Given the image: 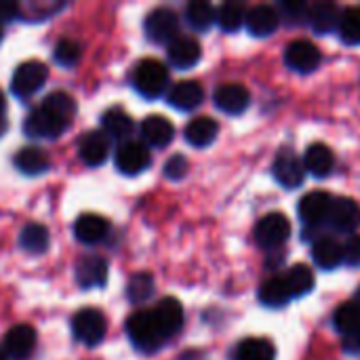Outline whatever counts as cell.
I'll return each mask as SVG.
<instances>
[{"label": "cell", "instance_id": "7402d4cb", "mask_svg": "<svg viewBox=\"0 0 360 360\" xmlns=\"http://www.w3.org/2000/svg\"><path fill=\"white\" fill-rule=\"evenodd\" d=\"M205 99V89L196 80H181L169 91V103L181 112L196 110Z\"/></svg>", "mask_w": 360, "mask_h": 360}, {"label": "cell", "instance_id": "f35d334b", "mask_svg": "<svg viewBox=\"0 0 360 360\" xmlns=\"http://www.w3.org/2000/svg\"><path fill=\"white\" fill-rule=\"evenodd\" d=\"M53 57L59 65L63 68H74L80 57H82V44L72 40V38H61L55 49H53Z\"/></svg>", "mask_w": 360, "mask_h": 360}, {"label": "cell", "instance_id": "ac0fdd59", "mask_svg": "<svg viewBox=\"0 0 360 360\" xmlns=\"http://www.w3.org/2000/svg\"><path fill=\"white\" fill-rule=\"evenodd\" d=\"M141 137L148 148H167L175 137V127L169 118L154 114L141 122Z\"/></svg>", "mask_w": 360, "mask_h": 360}, {"label": "cell", "instance_id": "e0dca14e", "mask_svg": "<svg viewBox=\"0 0 360 360\" xmlns=\"http://www.w3.org/2000/svg\"><path fill=\"white\" fill-rule=\"evenodd\" d=\"M281 23V15L274 6H268V4H257L253 8L247 11V17H245V25L249 30V34L257 36V38H266L270 36Z\"/></svg>", "mask_w": 360, "mask_h": 360}, {"label": "cell", "instance_id": "5b68a950", "mask_svg": "<svg viewBox=\"0 0 360 360\" xmlns=\"http://www.w3.org/2000/svg\"><path fill=\"white\" fill-rule=\"evenodd\" d=\"M146 34L158 44H171L179 36V15L169 6H158L146 17Z\"/></svg>", "mask_w": 360, "mask_h": 360}, {"label": "cell", "instance_id": "9a60e30c", "mask_svg": "<svg viewBox=\"0 0 360 360\" xmlns=\"http://www.w3.org/2000/svg\"><path fill=\"white\" fill-rule=\"evenodd\" d=\"M36 348V331L30 325H17L4 335V354L13 360H25Z\"/></svg>", "mask_w": 360, "mask_h": 360}, {"label": "cell", "instance_id": "484cf974", "mask_svg": "<svg viewBox=\"0 0 360 360\" xmlns=\"http://www.w3.org/2000/svg\"><path fill=\"white\" fill-rule=\"evenodd\" d=\"M232 360H276V348L270 340L249 338L234 348Z\"/></svg>", "mask_w": 360, "mask_h": 360}, {"label": "cell", "instance_id": "7c38bea8", "mask_svg": "<svg viewBox=\"0 0 360 360\" xmlns=\"http://www.w3.org/2000/svg\"><path fill=\"white\" fill-rule=\"evenodd\" d=\"M274 177L276 181L287 188V190H295L304 184L306 177V169H304V160H300L295 156V152L291 150H283L276 158H274Z\"/></svg>", "mask_w": 360, "mask_h": 360}, {"label": "cell", "instance_id": "f6af8a7d", "mask_svg": "<svg viewBox=\"0 0 360 360\" xmlns=\"http://www.w3.org/2000/svg\"><path fill=\"white\" fill-rule=\"evenodd\" d=\"M4 110H6V101H4V95H2V91H0V118L4 116Z\"/></svg>", "mask_w": 360, "mask_h": 360}, {"label": "cell", "instance_id": "b9f144b4", "mask_svg": "<svg viewBox=\"0 0 360 360\" xmlns=\"http://www.w3.org/2000/svg\"><path fill=\"white\" fill-rule=\"evenodd\" d=\"M344 249V262L350 268H360V234H354L346 240V245H342Z\"/></svg>", "mask_w": 360, "mask_h": 360}, {"label": "cell", "instance_id": "8992f818", "mask_svg": "<svg viewBox=\"0 0 360 360\" xmlns=\"http://www.w3.org/2000/svg\"><path fill=\"white\" fill-rule=\"evenodd\" d=\"M46 76H49V68L42 61H25L13 74L11 91L15 97L27 99L42 89V84L46 82Z\"/></svg>", "mask_w": 360, "mask_h": 360}, {"label": "cell", "instance_id": "4dcf8cb0", "mask_svg": "<svg viewBox=\"0 0 360 360\" xmlns=\"http://www.w3.org/2000/svg\"><path fill=\"white\" fill-rule=\"evenodd\" d=\"M49 230L40 224H27L19 234V247L32 255H42L49 249Z\"/></svg>", "mask_w": 360, "mask_h": 360}, {"label": "cell", "instance_id": "7dc6e473", "mask_svg": "<svg viewBox=\"0 0 360 360\" xmlns=\"http://www.w3.org/2000/svg\"><path fill=\"white\" fill-rule=\"evenodd\" d=\"M354 304L360 308V285H359V289H356V293H354Z\"/></svg>", "mask_w": 360, "mask_h": 360}, {"label": "cell", "instance_id": "52a82bcc", "mask_svg": "<svg viewBox=\"0 0 360 360\" xmlns=\"http://www.w3.org/2000/svg\"><path fill=\"white\" fill-rule=\"evenodd\" d=\"M70 124L61 118H57L53 112H49L46 108L38 105L36 110H32L23 122V131L27 137L34 139H57Z\"/></svg>", "mask_w": 360, "mask_h": 360}, {"label": "cell", "instance_id": "44dd1931", "mask_svg": "<svg viewBox=\"0 0 360 360\" xmlns=\"http://www.w3.org/2000/svg\"><path fill=\"white\" fill-rule=\"evenodd\" d=\"M340 17H342V11L333 2H316V4H312L308 8V23L321 36L331 34L333 30H338L340 27Z\"/></svg>", "mask_w": 360, "mask_h": 360}, {"label": "cell", "instance_id": "f546056e", "mask_svg": "<svg viewBox=\"0 0 360 360\" xmlns=\"http://www.w3.org/2000/svg\"><path fill=\"white\" fill-rule=\"evenodd\" d=\"M15 167L23 175H42L51 169V160L46 152L40 148H23L15 156Z\"/></svg>", "mask_w": 360, "mask_h": 360}, {"label": "cell", "instance_id": "836d02e7", "mask_svg": "<svg viewBox=\"0 0 360 360\" xmlns=\"http://www.w3.org/2000/svg\"><path fill=\"white\" fill-rule=\"evenodd\" d=\"M333 325L335 329L344 335V338H350L354 335L360 329V308L350 302V304H342L335 314H333Z\"/></svg>", "mask_w": 360, "mask_h": 360}, {"label": "cell", "instance_id": "ee69618b", "mask_svg": "<svg viewBox=\"0 0 360 360\" xmlns=\"http://www.w3.org/2000/svg\"><path fill=\"white\" fill-rule=\"evenodd\" d=\"M346 350L348 352H354V354H359L360 352V329L354 333V335H350V338H346Z\"/></svg>", "mask_w": 360, "mask_h": 360}, {"label": "cell", "instance_id": "3957f363", "mask_svg": "<svg viewBox=\"0 0 360 360\" xmlns=\"http://www.w3.org/2000/svg\"><path fill=\"white\" fill-rule=\"evenodd\" d=\"M72 333L80 344H84L89 348H95V346H99L103 342V338L108 333L105 316L95 308H84V310L74 314Z\"/></svg>", "mask_w": 360, "mask_h": 360}, {"label": "cell", "instance_id": "cb8c5ba5", "mask_svg": "<svg viewBox=\"0 0 360 360\" xmlns=\"http://www.w3.org/2000/svg\"><path fill=\"white\" fill-rule=\"evenodd\" d=\"M217 133H219V124L209 118V116H198L194 120L188 122L186 127V141L194 148H209L215 139H217Z\"/></svg>", "mask_w": 360, "mask_h": 360}, {"label": "cell", "instance_id": "8d00e7d4", "mask_svg": "<svg viewBox=\"0 0 360 360\" xmlns=\"http://www.w3.org/2000/svg\"><path fill=\"white\" fill-rule=\"evenodd\" d=\"M245 17H247V11H245V4L240 2H226L219 6L217 11V23L224 32H236L245 25Z\"/></svg>", "mask_w": 360, "mask_h": 360}, {"label": "cell", "instance_id": "681fc988", "mask_svg": "<svg viewBox=\"0 0 360 360\" xmlns=\"http://www.w3.org/2000/svg\"><path fill=\"white\" fill-rule=\"evenodd\" d=\"M0 42H2V27H0Z\"/></svg>", "mask_w": 360, "mask_h": 360}, {"label": "cell", "instance_id": "bcb514c9", "mask_svg": "<svg viewBox=\"0 0 360 360\" xmlns=\"http://www.w3.org/2000/svg\"><path fill=\"white\" fill-rule=\"evenodd\" d=\"M4 131H6V118L2 116V118H0V137L4 135Z\"/></svg>", "mask_w": 360, "mask_h": 360}, {"label": "cell", "instance_id": "5bb4252c", "mask_svg": "<svg viewBox=\"0 0 360 360\" xmlns=\"http://www.w3.org/2000/svg\"><path fill=\"white\" fill-rule=\"evenodd\" d=\"M76 283L82 289H97L103 287L108 281V262L99 255H84L78 259L74 270Z\"/></svg>", "mask_w": 360, "mask_h": 360}, {"label": "cell", "instance_id": "6da1fadb", "mask_svg": "<svg viewBox=\"0 0 360 360\" xmlns=\"http://www.w3.org/2000/svg\"><path fill=\"white\" fill-rule=\"evenodd\" d=\"M127 335L131 344L143 354L158 352L171 340L154 310H139L131 314L127 321Z\"/></svg>", "mask_w": 360, "mask_h": 360}, {"label": "cell", "instance_id": "60d3db41", "mask_svg": "<svg viewBox=\"0 0 360 360\" xmlns=\"http://www.w3.org/2000/svg\"><path fill=\"white\" fill-rule=\"evenodd\" d=\"M188 167H190L188 158L181 156V154H175V156H171V158L165 162V175H167L171 181H179V179L186 177Z\"/></svg>", "mask_w": 360, "mask_h": 360}, {"label": "cell", "instance_id": "603a6c76", "mask_svg": "<svg viewBox=\"0 0 360 360\" xmlns=\"http://www.w3.org/2000/svg\"><path fill=\"white\" fill-rule=\"evenodd\" d=\"M333 167H335V156H333V152L325 143H312L306 150L304 169L308 173H312L314 177H319V179L329 177L333 173Z\"/></svg>", "mask_w": 360, "mask_h": 360}, {"label": "cell", "instance_id": "c3c4849f", "mask_svg": "<svg viewBox=\"0 0 360 360\" xmlns=\"http://www.w3.org/2000/svg\"><path fill=\"white\" fill-rule=\"evenodd\" d=\"M0 360H8V356L4 354V350H0Z\"/></svg>", "mask_w": 360, "mask_h": 360}, {"label": "cell", "instance_id": "d6a6232c", "mask_svg": "<svg viewBox=\"0 0 360 360\" xmlns=\"http://www.w3.org/2000/svg\"><path fill=\"white\" fill-rule=\"evenodd\" d=\"M287 287L291 291L293 297H304L314 289V272L306 266V264H297L293 268H289V272L285 274Z\"/></svg>", "mask_w": 360, "mask_h": 360}, {"label": "cell", "instance_id": "7bdbcfd3", "mask_svg": "<svg viewBox=\"0 0 360 360\" xmlns=\"http://www.w3.org/2000/svg\"><path fill=\"white\" fill-rule=\"evenodd\" d=\"M21 15V6L13 0H0V23H8L19 19Z\"/></svg>", "mask_w": 360, "mask_h": 360}, {"label": "cell", "instance_id": "f1b7e54d", "mask_svg": "<svg viewBox=\"0 0 360 360\" xmlns=\"http://www.w3.org/2000/svg\"><path fill=\"white\" fill-rule=\"evenodd\" d=\"M101 124H103V133L108 137H114V139H124L135 129L133 118L122 108H110V110H105L103 116H101Z\"/></svg>", "mask_w": 360, "mask_h": 360}, {"label": "cell", "instance_id": "ab89813d", "mask_svg": "<svg viewBox=\"0 0 360 360\" xmlns=\"http://www.w3.org/2000/svg\"><path fill=\"white\" fill-rule=\"evenodd\" d=\"M308 8L310 6L302 0H285L278 6V15L285 17L289 23H300L304 17H308Z\"/></svg>", "mask_w": 360, "mask_h": 360}, {"label": "cell", "instance_id": "8fae6325", "mask_svg": "<svg viewBox=\"0 0 360 360\" xmlns=\"http://www.w3.org/2000/svg\"><path fill=\"white\" fill-rule=\"evenodd\" d=\"M321 51L310 40H295L285 51V63L300 74H310L321 65Z\"/></svg>", "mask_w": 360, "mask_h": 360}, {"label": "cell", "instance_id": "4316f807", "mask_svg": "<svg viewBox=\"0 0 360 360\" xmlns=\"http://www.w3.org/2000/svg\"><path fill=\"white\" fill-rule=\"evenodd\" d=\"M293 300L285 276H272L259 287V302L268 308H283Z\"/></svg>", "mask_w": 360, "mask_h": 360}, {"label": "cell", "instance_id": "d4e9b609", "mask_svg": "<svg viewBox=\"0 0 360 360\" xmlns=\"http://www.w3.org/2000/svg\"><path fill=\"white\" fill-rule=\"evenodd\" d=\"M312 259L323 270H335L340 264H344V249L335 238L323 236L312 247Z\"/></svg>", "mask_w": 360, "mask_h": 360}, {"label": "cell", "instance_id": "74e56055", "mask_svg": "<svg viewBox=\"0 0 360 360\" xmlns=\"http://www.w3.org/2000/svg\"><path fill=\"white\" fill-rule=\"evenodd\" d=\"M338 30L346 44H360V6H348L342 13Z\"/></svg>", "mask_w": 360, "mask_h": 360}, {"label": "cell", "instance_id": "4fadbf2b", "mask_svg": "<svg viewBox=\"0 0 360 360\" xmlns=\"http://www.w3.org/2000/svg\"><path fill=\"white\" fill-rule=\"evenodd\" d=\"M167 57L169 63L177 70H190L194 68L200 57H202V49L198 44L196 38L190 36H177L171 44H167Z\"/></svg>", "mask_w": 360, "mask_h": 360}, {"label": "cell", "instance_id": "83f0119b", "mask_svg": "<svg viewBox=\"0 0 360 360\" xmlns=\"http://www.w3.org/2000/svg\"><path fill=\"white\" fill-rule=\"evenodd\" d=\"M158 316V321L162 323V327L167 329V333L173 338L181 331L184 327V308L175 297H165L156 304V308H152Z\"/></svg>", "mask_w": 360, "mask_h": 360}, {"label": "cell", "instance_id": "ba28073f", "mask_svg": "<svg viewBox=\"0 0 360 360\" xmlns=\"http://www.w3.org/2000/svg\"><path fill=\"white\" fill-rule=\"evenodd\" d=\"M114 162H116V169L120 173H124V175H139V173H143L150 167L152 156H150V150H148L146 143L124 141L116 150Z\"/></svg>", "mask_w": 360, "mask_h": 360}, {"label": "cell", "instance_id": "7a4b0ae2", "mask_svg": "<svg viewBox=\"0 0 360 360\" xmlns=\"http://www.w3.org/2000/svg\"><path fill=\"white\" fill-rule=\"evenodd\" d=\"M133 84L137 93L146 99L160 97L169 86V70L158 59H143L137 63L133 74Z\"/></svg>", "mask_w": 360, "mask_h": 360}, {"label": "cell", "instance_id": "2e32d148", "mask_svg": "<svg viewBox=\"0 0 360 360\" xmlns=\"http://www.w3.org/2000/svg\"><path fill=\"white\" fill-rule=\"evenodd\" d=\"M108 234H110L108 219L95 213H84L74 224V236L82 245H99L108 238Z\"/></svg>", "mask_w": 360, "mask_h": 360}, {"label": "cell", "instance_id": "e575fe53", "mask_svg": "<svg viewBox=\"0 0 360 360\" xmlns=\"http://www.w3.org/2000/svg\"><path fill=\"white\" fill-rule=\"evenodd\" d=\"M42 108H46L49 112H53L57 118L65 120L68 124L72 122V118L76 116V101L72 95L63 93V91H57V93H51L44 97V101L40 103Z\"/></svg>", "mask_w": 360, "mask_h": 360}, {"label": "cell", "instance_id": "277c9868", "mask_svg": "<svg viewBox=\"0 0 360 360\" xmlns=\"http://www.w3.org/2000/svg\"><path fill=\"white\" fill-rule=\"evenodd\" d=\"M291 236V221L283 213H268L255 226V243L262 249H278Z\"/></svg>", "mask_w": 360, "mask_h": 360}, {"label": "cell", "instance_id": "30bf717a", "mask_svg": "<svg viewBox=\"0 0 360 360\" xmlns=\"http://www.w3.org/2000/svg\"><path fill=\"white\" fill-rule=\"evenodd\" d=\"M213 101L217 105V110H221L224 114H230V116H238L243 114L249 103H251V93L245 84H238V82H226V84H219L213 93Z\"/></svg>", "mask_w": 360, "mask_h": 360}, {"label": "cell", "instance_id": "d590c367", "mask_svg": "<svg viewBox=\"0 0 360 360\" xmlns=\"http://www.w3.org/2000/svg\"><path fill=\"white\" fill-rule=\"evenodd\" d=\"M154 295V276L148 272H139L135 276H131L129 285H127V300L135 306L146 304L150 297Z\"/></svg>", "mask_w": 360, "mask_h": 360}, {"label": "cell", "instance_id": "d6986e66", "mask_svg": "<svg viewBox=\"0 0 360 360\" xmlns=\"http://www.w3.org/2000/svg\"><path fill=\"white\" fill-rule=\"evenodd\" d=\"M333 196L327 192H310L300 200V217L308 226H316L321 221H327L329 209H331Z\"/></svg>", "mask_w": 360, "mask_h": 360}, {"label": "cell", "instance_id": "9c48e42d", "mask_svg": "<svg viewBox=\"0 0 360 360\" xmlns=\"http://www.w3.org/2000/svg\"><path fill=\"white\" fill-rule=\"evenodd\" d=\"M327 224L340 234H352L360 226V207L354 198H333Z\"/></svg>", "mask_w": 360, "mask_h": 360}, {"label": "cell", "instance_id": "ffe728a7", "mask_svg": "<svg viewBox=\"0 0 360 360\" xmlns=\"http://www.w3.org/2000/svg\"><path fill=\"white\" fill-rule=\"evenodd\" d=\"M78 152H80V160L86 167H99V165H103L108 160V154H110V137L103 131H91L80 141Z\"/></svg>", "mask_w": 360, "mask_h": 360}, {"label": "cell", "instance_id": "1f68e13d", "mask_svg": "<svg viewBox=\"0 0 360 360\" xmlns=\"http://www.w3.org/2000/svg\"><path fill=\"white\" fill-rule=\"evenodd\" d=\"M215 19H217V11L209 2L196 0L186 6V21L196 32H207L215 23Z\"/></svg>", "mask_w": 360, "mask_h": 360}]
</instances>
